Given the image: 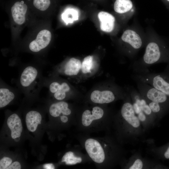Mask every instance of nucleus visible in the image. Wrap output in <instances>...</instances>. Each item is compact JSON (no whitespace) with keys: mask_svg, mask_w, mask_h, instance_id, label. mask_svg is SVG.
<instances>
[{"mask_svg":"<svg viewBox=\"0 0 169 169\" xmlns=\"http://www.w3.org/2000/svg\"><path fill=\"white\" fill-rule=\"evenodd\" d=\"M104 111L100 107L95 106L93 108L91 112L89 110L84 111L82 116V123L85 126L90 125L92 121L101 118L104 115Z\"/></svg>","mask_w":169,"mask_h":169,"instance_id":"obj_12","label":"nucleus"},{"mask_svg":"<svg viewBox=\"0 0 169 169\" xmlns=\"http://www.w3.org/2000/svg\"><path fill=\"white\" fill-rule=\"evenodd\" d=\"M41 120L42 116L39 112L35 110L28 112L26 116V122L29 131H36L38 125L41 123Z\"/></svg>","mask_w":169,"mask_h":169,"instance_id":"obj_14","label":"nucleus"},{"mask_svg":"<svg viewBox=\"0 0 169 169\" xmlns=\"http://www.w3.org/2000/svg\"><path fill=\"white\" fill-rule=\"evenodd\" d=\"M27 6L23 1L16 2L11 8L12 16L14 22L21 25L25 21V15Z\"/></svg>","mask_w":169,"mask_h":169,"instance_id":"obj_8","label":"nucleus"},{"mask_svg":"<svg viewBox=\"0 0 169 169\" xmlns=\"http://www.w3.org/2000/svg\"><path fill=\"white\" fill-rule=\"evenodd\" d=\"M7 125L11 131V136L14 139L19 137L23 130L21 119L16 114L10 115L7 121Z\"/></svg>","mask_w":169,"mask_h":169,"instance_id":"obj_10","label":"nucleus"},{"mask_svg":"<svg viewBox=\"0 0 169 169\" xmlns=\"http://www.w3.org/2000/svg\"><path fill=\"white\" fill-rule=\"evenodd\" d=\"M121 114L124 119L134 128H138L140 125V121L136 116L133 104L130 102L125 103L121 109Z\"/></svg>","mask_w":169,"mask_h":169,"instance_id":"obj_6","label":"nucleus"},{"mask_svg":"<svg viewBox=\"0 0 169 169\" xmlns=\"http://www.w3.org/2000/svg\"><path fill=\"white\" fill-rule=\"evenodd\" d=\"M15 98L14 92L9 89L1 87L0 89V108L8 105Z\"/></svg>","mask_w":169,"mask_h":169,"instance_id":"obj_17","label":"nucleus"},{"mask_svg":"<svg viewBox=\"0 0 169 169\" xmlns=\"http://www.w3.org/2000/svg\"><path fill=\"white\" fill-rule=\"evenodd\" d=\"M164 156L166 159H169V147L165 152L164 154Z\"/></svg>","mask_w":169,"mask_h":169,"instance_id":"obj_31","label":"nucleus"},{"mask_svg":"<svg viewBox=\"0 0 169 169\" xmlns=\"http://www.w3.org/2000/svg\"><path fill=\"white\" fill-rule=\"evenodd\" d=\"M43 167L45 169H54L55 167L52 163L45 164L43 165Z\"/></svg>","mask_w":169,"mask_h":169,"instance_id":"obj_29","label":"nucleus"},{"mask_svg":"<svg viewBox=\"0 0 169 169\" xmlns=\"http://www.w3.org/2000/svg\"><path fill=\"white\" fill-rule=\"evenodd\" d=\"M132 6L131 0H116L114 4V9L116 12L123 13L130 10Z\"/></svg>","mask_w":169,"mask_h":169,"instance_id":"obj_18","label":"nucleus"},{"mask_svg":"<svg viewBox=\"0 0 169 169\" xmlns=\"http://www.w3.org/2000/svg\"><path fill=\"white\" fill-rule=\"evenodd\" d=\"M49 90L55 98L58 100H62L65 98L66 93L70 90V88L65 82L60 83L59 82L54 81L50 84Z\"/></svg>","mask_w":169,"mask_h":169,"instance_id":"obj_7","label":"nucleus"},{"mask_svg":"<svg viewBox=\"0 0 169 169\" xmlns=\"http://www.w3.org/2000/svg\"><path fill=\"white\" fill-rule=\"evenodd\" d=\"M82 159L80 157L76 156L73 152L69 151L66 153L62 159V162H65L67 165H73L80 163Z\"/></svg>","mask_w":169,"mask_h":169,"instance_id":"obj_20","label":"nucleus"},{"mask_svg":"<svg viewBox=\"0 0 169 169\" xmlns=\"http://www.w3.org/2000/svg\"><path fill=\"white\" fill-rule=\"evenodd\" d=\"M60 119L61 121L64 123L66 122L68 120L67 117L64 115L61 116Z\"/></svg>","mask_w":169,"mask_h":169,"instance_id":"obj_30","label":"nucleus"},{"mask_svg":"<svg viewBox=\"0 0 169 169\" xmlns=\"http://www.w3.org/2000/svg\"><path fill=\"white\" fill-rule=\"evenodd\" d=\"M93 57L89 55L84 59L81 64V69L83 73L86 74L90 72L93 65Z\"/></svg>","mask_w":169,"mask_h":169,"instance_id":"obj_21","label":"nucleus"},{"mask_svg":"<svg viewBox=\"0 0 169 169\" xmlns=\"http://www.w3.org/2000/svg\"><path fill=\"white\" fill-rule=\"evenodd\" d=\"M21 168V165L20 163L16 161L11 164L7 168V169H20Z\"/></svg>","mask_w":169,"mask_h":169,"instance_id":"obj_27","label":"nucleus"},{"mask_svg":"<svg viewBox=\"0 0 169 169\" xmlns=\"http://www.w3.org/2000/svg\"><path fill=\"white\" fill-rule=\"evenodd\" d=\"M78 12L74 9L67 10L62 15V19L67 24L78 20Z\"/></svg>","mask_w":169,"mask_h":169,"instance_id":"obj_19","label":"nucleus"},{"mask_svg":"<svg viewBox=\"0 0 169 169\" xmlns=\"http://www.w3.org/2000/svg\"><path fill=\"white\" fill-rule=\"evenodd\" d=\"M161 53L158 45L151 42L147 46L143 57L144 65L147 66L158 62L160 59Z\"/></svg>","mask_w":169,"mask_h":169,"instance_id":"obj_4","label":"nucleus"},{"mask_svg":"<svg viewBox=\"0 0 169 169\" xmlns=\"http://www.w3.org/2000/svg\"><path fill=\"white\" fill-rule=\"evenodd\" d=\"M34 6L39 10L44 11L49 7L50 4V0H33Z\"/></svg>","mask_w":169,"mask_h":169,"instance_id":"obj_22","label":"nucleus"},{"mask_svg":"<svg viewBox=\"0 0 169 169\" xmlns=\"http://www.w3.org/2000/svg\"><path fill=\"white\" fill-rule=\"evenodd\" d=\"M38 72L34 66L26 67L22 72L20 78V83L22 87L28 88L30 87L36 79Z\"/></svg>","mask_w":169,"mask_h":169,"instance_id":"obj_5","label":"nucleus"},{"mask_svg":"<svg viewBox=\"0 0 169 169\" xmlns=\"http://www.w3.org/2000/svg\"><path fill=\"white\" fill-rule=\"evenodd\" d=\"M51 38L50 32L46 29L43 30L38 33L36 39L30 43L29 48L33 52H39L49 45Z\"/></svg>","mask_w":169,"mask_h":169,"instance_id":"obj_3","label":"nucleus"},{"mask_svg":"<svg viewBox=\"0 0 169 169\" xmlns=\"http://www.w3.org/2000/svg\"><path fill=\"white\" fill-rule=\"evenodd\" d=\"M80 61L76 59L72 58L66 63L64 66V72L69 76L76 75L81 69Z\"/></svg>","mask_w":169,"mask_h":169,"instance_id":"obj_16","label":"nucleus"},{"mask_svg":"<svg viewBox=\"0 0 169 169\" xmlns=\"http://www.w3.org/2000/svg\"><path fill=\"white\" fill-rule=\"evenodd\" d=\"M137 81L138 92L146 100L160 104L167 100L168 96L163 93L146 83Z\"/></svg>","mask_w":169,"mask_h":169,"instance_id":"obj_1","label":"nucleus"},{"mask_svg":"<svg viewBox=\"0 0 169 169\" xmlns=\"http://www.w3.org/2000/svg\"><path fill=\"white\" fill-rule=\"evenodd\" d=\"M85 146L89 155L94 161L99 163L104 161L105 152L97 141L93 139H88L85 142Z\"/></svg>","mask_w":169,"mask_h":169,"instance_id":"obj_2","label":"nucleus"},{"mask_svg":"<svg viewBox=\"0 0 169 169\" xmlns=\"http://www.w3.org/2000/svg\"><path fill=\"white\" fill-rule=\"evenodd\" d=\"M137 117L139 120L141 121H145L146 119L145 114L141 111L137 115Z\"/></svg>","mask_w":169,"mask_h":169,"instance_id":"obj_28","label":"nucleus"},{"mask_svg":"<svg viewBox=\"0 0 169 169\" xmlns=\"http://www.w3.org/2000/svg\"><path fill=\"white\" fill-rule=\"evenodd\" d=\"M143 166V162L140 159H136L132 165L129 168L130 169H141Z\"/></svg>","mask_w":169,"mask_h":169,"instance_id":"obj_25","label":"nucleus"},{"mask_svg":"<svg viewBox=\"0 0 169 169\" xmlns=\"http://www.w3.org/2000/svg\"><path fill=\"white\" fill-rule=\"evenodd\" d=\"M148 101H149L148 105L152 112L157 113L160 111L161 109L160 103L150 100Z\"/></svg>","mask_w":169,"mask_h":169,"instance_id":"obj_24","label":"nucleus"},{"mask_svg":"<svg viewBox=\"0 0 169 169\" xmlns=\"http://www.w3.org/2000/svg\"><path fill=\"white\" fill-rule=\"evenodd\" d=\"M139 105L141 108L142 111L146 115H151L152 112L148 105L147 103L144 105Z\"/></svg>","mask_w":169,"mask_h":169,"instance_id":"obj_26","label":"nucleus"},{"mask_svg":"<svg viewBox=\"0 0 169 169\" xmlns=\"http://www.w3.org/2000/svg\"><path fill=\"white\" fill-rule=\"evenodd\" d=\"M100 22L101 30L106 32H110L113 29L115 18L111 14L105 12L101 11L98 15Z\"/></svg>","mask_w":169,"mask_h":169,"instance_id":"obj_11","label":"nucleus"},{"mask_svg":"<svg viewBox=\"0 0 169 169\" xmlns=\"http://www.w3.org/2000/svg\"><path fill=\"white\" fill-rule=\"evenodd\" d=\"M114 92L110 90L100 91L98 90L94 91L90 95V99L93 102L99 104L108 103L115 100Z\"/></svg>","mask_w":169,"mask_h":169,"instance_id":"obj_9","label":"nucleus"},{"mask_svg":"<svg viewBox=\"0 0 169 169\" xmlns=\"http://www.w3.org/2000/svg\"><path fill=\"white\" fill-rule=\"evenodd\" d=\"M68 107V104L67 102L60 101L51 105L49 111L50 115L54 117H58L61 113L64 115H69L71 113V110Z\"/></svg>","mask_w":169,"mask_h":169,"instance_id":"obj_15","label":"nucleus"},{"mask_svg":"<svg viewBox=\"0 0 169 169\" xmlns=\"http://www.w3.org/2000/svg\"><path fill=\"white\" fill-rule=\"evenodd\" d=\"M121 39L134 49H139L141 46L142 42L140 36L133 30L130 29L125 30L122 36Z\"/></svg>","mask_w":169,"mask_h":169,"instance_id":"obj_13","label":"nucleus"},{"mask_svg":"<svg viewBox=\"0 0 169 169\" xmlns=\"http://www.w3.org/2000/svg\"><path fill=\"white\" fill-rule=\"evenodd\" d=\"M12 160L9 157H4L0 161V169H7L12 163Z\"/></svg>","mask_w":169,"mask_h":169,"instance_id":"obj_23","label":"nucleus"},{"mask_svg":"<svg viewBox=\"0 0 169 169\" xmlns=\"http://www.w3.org/2000/svg\"><path fill=\"white\" fill-rule=\"evenodd\" d=\"M169 2V0H167Z\"/></svg>","mask_w":169,"mask_h":169,"instance_id":"obj_32","label":"nucleus"}]
</instances>
